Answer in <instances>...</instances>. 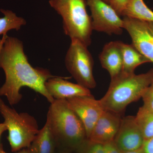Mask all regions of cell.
Segmentation results:
<instances>
[{"label": "cell", "instance_id": "484cf974", "mask_svg": "<svg viewBox=\"0 0 153 153\" xmlns=\"http://www.w3.org/2000/svg\"><path fill=\"white\" fill-rule=\"evenodd\" d=\"M56 153H74L73 151L66 149L58 148Z\"/></svg>", "mask_w": 153, "mask_h": 153}, {"label": "cell", "instance_id": "8fae6325", "mask_svg": "<svg viewBox=\"0 0 153 153\" xmlns=\"http://www.w3.org/2000/svg\"><path fill=\"white\" fill-rule=\"evenodd\" d=\"M121 120L120 114L104 110L88 139L102 144L114 140Z\"/></svg>", "mask_w": 153, "mask_h": 153}, {"label": "cell", "instance_id": "2e32d148", "mask_svg": "<svg viewBox=\"0 0 153 153\" xmlns=\"http://www.w3.org/2000/svg\"><path fill=\"white\" fill-rule=\"evenodd\" d=\"M122 16L153 23V11L143 0H127Z\"/></svg>", "mask_w": 153, "mask_h": 153}, {"label": "cell", "instance_id": "d4e9b609", "mask_svg": "<svg viewBox=\"0 0 153 153\" xmlns=\"http://www.w3.org/2000/svg\"><path fill=\"white\" fill-rule=\"evenodd\" d=\"M6 131H7V128L5 124L4 123H0V146L1 144V137L3 134Z\"/></svg>", "mask_w": 153, "mask_h": 153}, {"label": "cell", "instance_id": "8992f818", "mask_svg": "<svg viewBox=\"0 0 153 153\" xmlns=\"http://www.w3.org/2000/svg\"><path fill=\"white\" fill-rule=\"evenodd\" d=\"M66 68L77 84L88 89L96 86L94 60L88 47L77 40H71L65 58Z\"/></svg>", "mask_w": 153, "mask_h": 153}, {"label": "cell", "instance_id": "30bf717a", "mask_svg": "<svg viewBox=\"0 0 153 153\" xmlns=\"http://www.w3.org/2000/svg\"><path fill=\"white\" fill-rule=\"evenodd\" d=\"M145 139L135 117L122 119L120 126L114 141L121 152L137 150L142 147Z\"/></svg>", "mask_w": 153, "mask_h": 153}, {"label": "cell", "instance_id": "7a4b0ae2", "mask_svg": "<svg viewBox=\"0 0 153 153\" xmlns=\"http://www.w3.org/2000/svg\"><path fill=\"white\" fill-rule=\"evenodd\" d=\"M46 122L59 148L74 152L87 139L84 126L66 100H55L51 103Z\"/></svg>", "mask_w": 153, "mask_h": 153}, {"label": "cell", "instance_id": "7402d4cb", "mask_svg": "<svg viewBox=\"0 0 153 153\" xmlns=\"http://www.w3.org/2000/svg\"><path fill=\"white\" fill-rule=\"evenodd\" d=\"M104 153H121L114 140L103 144Z\"/></svg>", "mask_w": 153, "mask_h": 153}, {"label": "cell", "instance_id": "f1b7e54d", "mask_svg": "<svg viewBox=\"0 0 153 153\" xmlns=\"http://www.w3.org/2000/svg\"><path fill=\"white\" fill-rule=\"evenodd\" d=\"M102 1H104V2H105V3H107V4H109L110 3V0H102Z\"/></svg>", "mask_w": 153, "mask_h": 153}, {"label": "cell", "instance_id": "ac0fdd59", "mask_svg": "<svg viewBox=\"0 0 153 153\" xmlns=\"http://www.w3.org/2000/svg\"><path fill=\"white\" fill-rule=\"evenodd\" d=\"M135 117L145 140L153 137V112L141 107Z\"/></svg>", "mask_w": 153, "mask_h": 153}, {"label": "cell", "instance_id": "ffe728a7", "mask_svg": "<svg viewBox=\"0 0 153 153\" xmlns=\"http://www.w3.org/2000/svg\"><path fill=\"white\" fill-rule=\"evenodd\" d=\"M142 98L143 105L141 107L146 110L153 112V83L145 91Z\"/></svg>", "mask_w": 153, "mask_h": 153}, {"label": "cell", "instance_id": "ba28073f", "mask_svg": "<svg viewBox=\"0 0 153 153\" xmlns=\"http://www.w3.org/2000/svg\"><path fill=\"white\" fill-rule=\"evenodd\" d=\"M123 29L128 32L133 45L153 63V35L149 23L138 19L124 17Z\"/></svg>", "mask_w": 153, "mask_h": 153}, {"label": "cell", "instance_id": "9a60e30c", "mask_svg": "<svg viewBox=\"0 0 153 153\" xmlns=\"http://www.w3.org/2000/svg\"><path fill=\"white\" fill-rule=\"evenodd\" d=\"M122 69L121 72L126 74L134 73L135 69L140 65L150 62L132 45L123 43Z\"/></svg>", "mask_w": 153, "mask_h": 153}, {"label": "cell", "instance_id": "83f0119b", "mask_svg": "<svg viewBox=\"0 0 153 153\" xmlns=\"http://www.w3.org/2000/svg\"><path fill=\"white\" fill-rule=\"evenodd\" d=\"M149 23V26L150 29L152 31L153 35V23L152 22H148Z\"/></svg>", "mask_w": 153, "mask_h": 153}, {"label": "cell", "instance_id": "5b68a950", "mask_svg": "<svg viewBox=\"0 0 153 153\" xmlns=\"http://www.w3.org/2000/svg\"><path fill=\"white\" fill-rule=\"evenodd\" d=\"M0 113L8 131L7 139L12 152L30 147L40 130L36 118L28 113L17 112L7 105L1 96Z\"/></svg>", "mask_w": 153, "mask_h": 153}, {"label": "cell", "instance_id": "277c9868", "mask_svg": "<svg viewBox=\"0 0 153 153\" xmlns=\"http://www.w3.org/2000/svg\"><path fill=\"white\" fill-rule=\"evenodd\" d=\"M49 4L63 19L64 33L88 47L91 42L92 21L85 0H49Z\"/></svg>", "mask_w": 153, "mask_h": 153}, {"label": "cell", "instance_id": "7c38bea8", "mask_svg": "<svg viewBox=\"0 0 153 153\" xmlns=\"http://www.w3.org/2000/svg\"><path fill=\"white\" fill-rule=\"evenodd\" d=\"M45 85L48 93L55 100H67L91 95L88 88L58 76L49 78L45 82Z\"/></svg>", "mask_w": 153, "mask_h": 153}, {"label": "cell", "instance_id": "4fadbf2b", "mask_svg": "<svg viewBox=\"0 0 153 153\" xmlns=\"http://www.w3.org/2000/svg\"><path fill=\"white\" fill-rule=\"evenodd\" d=\"M120 41H113L105 45L99 55L101 66L108 71L111 79L121 72L122 69V44Z\"/></svg>", "mask_w": 153, "mask_h": 153}, {"label": "cell", "instance_id": "52a82bcc", "mask_svg": "<svg viewBox=\"0 0 153 153\" xmlns=\"http://www.w3.org/2000/svg\"><path fill=\"white\" fill-rule=\"evenodd\" d=\"M91 12L93 30L111 35H121L123 21L109 4L102 0H85Z\"/></svg>", "mask_w": 153, "mask_h": 153}, {"label": "cell", "instance_id": "d6986e66", "mask_svg": "<svg viewBox=\"0 0 153 153\" xmlns=\"http://www.w3.org/2000/svg\"><path fill=\"white\" fill-rule=\"evenodd\" d=\"M74 153H104V146L102 144L91 141L88 139L85 140Z\"/></svg>", "mask_w": 153, "mask_h": 153}, {"label": "cell", "instance_id": "4316f807", "mask_svg": "<svg viewBox=\"0 0 153 153\" xmlns=\"http://www.w3.org/2000/svg\"><path fill=\"white\" fill-rule=\"evenodd\" d=\"M121 153H144L142 148L139 149L137 150L130 151V152H121Z\"/></svg>", "mask_w": 153, "mask_h": 153}, {"label": "cell", "instance_id": "603a6c76", "mask_svg": "<svg viewBox=\"0 0 153 153\" xmlns=\"http://www.w3.org/2000/svg\"><path fill=\"white\" fill-rule=\"evenodd\" d=\"M142 148L144 153H153V137L145 140Z\"/></svg>", "mask_w": 153, "mask_h": 153}, {"label": "cell", "instance_id": "5bb4252c", "mask_svg": "<svg viewBox=\"0 0 153 153\" xmlns=\"http://www.w3.org/2000/svg\"><path fill=\"white\" fill-rule=\"evenodd\" d=\"M58 144L47 122L28 148L31 153H56Z\"/></svg>", "mask_w": 153, "mask_h": 153}, {"label": "cell", "instance_id": "9c48e42d", "mask_svg": "<svg viewBox=\"0 0 153 153\" xmlns=\"http://www.w3.org/2000/svg\"><path fill=\"white\" fill-rule=\"evenodd\" d=\"M68 105L79 118L85 128L87 139L104 111L100 100L92 95L77 97L66 100Z\"/></svg>", "mask_w": 153, "mask_h": 153}, {"label": "cell", "instance_id": "44dd1931", "mask_svg": "<svg viewBox=\"0 0 153 153\" xmlns=\"http://www.w3.org/2000/svg\"><path fill=\"white\" fill-rule=\"evenodd\" d=\"M127 0H110L109 4L120 16H122Z\"/></svg>", "mask_w": 153, "mask_h": 153}, {"label": "cell", "instance_id": "3957f363", "mask_svg": "<svg viewBox=\"0 0 153 153\" xmlns=\"http://www.w3.org/2000/svg\"><path fill=\"white\" fill-rule=\"evenodd\" d=\"M153 83V68L136 74L121 72L111 82L105 95L100 100L105 110L120 114L128 105L136 101Z\"/></svg>", "mask_w": 153, "mask_h": 153}, {"label": "cell", "instance_id": "e0dca14e", "mask_svg": "<svg viewBox=\"0 0 153 153\" xmlns=\"http://www.w3.org/2000/svg\"><path fill=\"white\" fill-rule=\"evenodd\" d=\"M0 11L4 15V17L0 18V36L6 35L11 30L19 31L22 26L27 24L25 19L18 17L13 11L2 9Z\"/></svg>", "mask_w": 153, "mask_h": 153}, {"label": "cell", "instance_id": "cb8c5ba5", "mask_svg": "<svg viewBox=\"0 0 153 153\" xmlns=\"http://www.w3.org/2000/svg\"><path fill=\"white\" fill-rule=\"evenodd\" d=\"M0 153H8L4 150V148H3V145L1 144L0 146ZM14 153H30V150H29L28 148L27 149H23L21 150L18 151V152H14Z\"/></svg>", "mask_w": 153, "mask_h": 153}, {"label": "cell", "instance_id": "6da1fadb", "mask_svg": "<svg viewBox=\"0 0 153 153\" xmlns=\"http://www.w3.org/2000/svg\"><path fill=\"white\" fill-rule=\"evenodd\" d=\"M0 68L4 70L5 81L0 88V96L7 98L14 105L22 100L21 89L27 87L41 94L50 103L55 99L49 94L45 82L56 76L47 68L31 66L25 55L23 42L15 37L4 36L0 40Z\"/></svg>", "mask_w": 153, "mask_h": 153}]
</instances>
